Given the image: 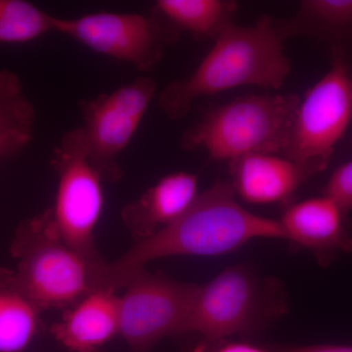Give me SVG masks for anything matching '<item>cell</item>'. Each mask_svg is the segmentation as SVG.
I'll use <instances>...</instances> for the list:
<instances>
[{
    "instance_id": "6da1fadb",
    "label": "cell",
    "mask_w": 352,
    "mask_h": 352,
    "mask_svg": "<svg viewBox=\"0 0 352 352\" xmlns=\"http://www.w3.org/2000/svg\"><path fill=\"white\" fill-rule=\"evenodd\" d=\"M256 238L286 239L280 220L249 212L236 200L230 183L217 182L199 193L188 210L170 226L135 245L113 261L120 289L132 273L157 258L214 256L239 249Z\"/></svg>"
},
{
    "instance_id": "7a4b0ae2",
    "label": "cell",
    "mask_w": 352,
    "mask_h": 352,
    "mask_svg": "<svg viewBox=\"0 0 352 352\" xmlns=\"http://www.w3.org/2000/svg\"><path fill=\"white\" fill-rule=\"evenodd\" d=\"M285 39L275 20L264 15L252 25H231L191 75L170 82L159 95L164 115L179 120L201 96L254 85L277 90L291 72Z\"/></svg>"
},
{
    "instance_id": "3957f363",
    "label": "cell",
    "mask_w": 352,
    "mask_h": 352,
    "mask_svg": "<svg viewBox=\"0 0 352 352\" xmlns=\"http://www.w3.org/2000/svg\"><path fill=\"white\" fill-rule=\"evenodd\" d=\"M11 254L16 275L39 307L66 310L101 289L119 291L111 263L90 258L63 240L50 208L23 220L15 231Z\"/></svg>"
},
{
    "instance_id": "277c9868",
    "label": "cell",
    "mask_w": 352,
    "mask_h": 352,
    "mask_svg": "<svg viewBox=\"0 0 352 352\" xmlns=\"http://www.w3.org/2000/svg\"><path fill=\"white\" fill-rule=\"evenodd\" d=\"M295 94H250L210 109L185 131L183 147L214 161L252 154L284 156L300 103Z\"/></svg>"
},
{
    "instance_id": "5b68a950",
    "label": "cell",
    "mask_w": 352,
    "mask_h": 352,
    "mask_svg": "<svg viewBox=\"0 0 352 352\" xmlns=\"http://www.w3.org/2000/svg\"><path fill=\"white\" fill-rule=\"evenodd\" d=\"M287 310L282 285L241 264L198 287L186 332L199 333L210 342L251 335Z\"/></svg>"
},
{
    "instance_id": "8992f818",
    "label": "cell",
    "mask_w": 352,
    "mask_h": 352,
    "mask_svg": "<svg viewBox=\"0 0 352 352\" xmlns=\"http://www.w3.org/2000/svg\"><path fill=\"white\" fill-rule=\"evenodd\" d=\"M331 68L300 99L284 157L312 175L327 168L352 120V69L342 47H332Z\"/></svg>"
},
{
    "instance_id": "52a82bcc",
    "label": "cell",
    "mask_w": 352,
    "mask_h": 352,
    "mask_svg": "<svg viewBox=\"0 0 352 352\" xmlns=\"http://www.w3.org/2000/svg\"><path fill=\"white\" fill-rule=\"evenodd\" d=\"M58 184L53 220L65 242L90 258H101L94 232L104 206L103 187L88 159L82 126L65 132L51 157Z\"/></svg>"
},
{
    "instance_id": "ba28073f",
    "label": "cell",
    "mask_w": 352,
    "mask_h": 352,
    "mask_svg": "<svg viewBox=\"0 0 352 352\" xmlns=\"http://www.w3.org/2000/svg\"><path fill=\"white\" fill-rule=\"evenodd\" d=\"M199 285L145 267L132 273L120 296V336L131 352H152L160 340L186 333Z\"/></svg>"
},
{
    "instance_id": "9c48e42d",
    "label": "cell",
    "mask_w": 352,
    "mask_h": 352,
    "mask_svg": "<svg viewBox=\"0 0 352 352\" xmlns=\"http://www.w3.org/2000/svg\"><path fill=\"white\" fill-rule=\"evenodd\" d=\"M55 32L142 73L157 66L166 46L180 34L156 11L150 15L100 11L72 19L57 17Z\"/></svg>"
},
{
    "instance_id": "30bf717a",
    "label": "cell",
    "mask_w": 352,
    "mask_h": 352,
    "mask_svg": "<svg viewBox=\"0 0 352 352\" xmlns=\"http://www.w3.org/2000/svg\"><path fill=\"white\" fill-rule=\"evenodd\" d=\"M156 91L154 80L142 76L110 94L80 101L88 159L103 182L117 183L124 176L119 157L138 131Z\"/></svg>"
},
{
    "instance_id": "8fae6325",
    "label": "cell",
    "mask_w": 352,
    "mask_h": 352,
    "mask_svg": "<svg viewBox=\"0 0 352 352\" xmlns=\"http://www.w3.org/2000/svg\"><path fill=\"white\" fill-rule=\"evenodd\" d=\"M346 214L327 196L292 204L280 220L286 239L314 252L322 263L337 252H352V235Z\"/></svg>"
},
{
    "instance_id": "7c38bea8",
    "label": "cell",
    "mask_w": 352,
    "mask_h": 352,
    "mask_svg": "<svg viewBox=\"0 0 352 352\" xmlns=\"http://www.w3.org/2000/svg\"><path fill=\"white\" fill-rule=\"evenodd\" d=\"M198 177L185 171L164 176L122 210V222L136 243L151 238L179 219L198 197Z\"/></svg>"
},
{
    "instance_id": "4fadbf2b",
    "label": "cell",
    "mask_w": 352,
    "mask_h": 352,
    "mask_svg": "<svg viewBox=\"0 0 352 352\" xmlns=\"http://www.w3.org/2000/svg\"><path fill=\"white\" fill-rule=\"evenodd\" d=\"M229 166L236 196L254 205L284 203L314 176L281 155H247Z\"/></svg>"
},
{
    "instance_id": "5bb4252c",
    "label": "cell",
    "mask_w": 352,
    "mask_h": 352,
    "mask_svg": "<svg viewBox=\"0 0 352 352\" xmlns=\"http://www.w3.org/2000/svg\"><path fill=\"white\" fill-rule=\"evenodd\" d=\"M116 289L95 291L64 310L50 329L51 335L71 352H100L120 335V296Z\"/></svg>"
},
{
    "instance_id": "9a60e30c",
    "label": "cell",
    "mask_w": 352,
    "mask_h": 352,
    "mask_svg": "<svg viewBox=\"0 0 352 352\" xmlns=\"http://www.w3.org/2000/svg\"><path fill=\"white\" fill-rule=\"evenodd\" d=\"M43 312L15 270L0 268V352L24 351L41 332Z\"/></svg>"
},
{
    "instance_id": "2e32d148",
    "label": "cell",
    "mask_w": 352,
    "mask_h": 352,
    "mask_svg": "<svg viewBox=\"0 0 352 352\" xmlns=\"http://www.w3.org/2000/svg\"><path fill=\"white\" fill-rule=\"evenodd\" d=\"M275 23L285 41L305 36L344 50L352 43V0H303L293 17Z\"/></svg>"
},
{
    "instance_id": "e0dca14e",
    "label": "cell",
    "mask_w": 352,
    "mask_h": 352,
    "mask_svg": "<svg viewBox=\"0 0 352 352\" xmlns=\"http://www.w3.org/2000/svg\"><path fill=\"white\" fill-rule=\"evenodd\" d=\"M238 4L229 0H157L156 11L182 34L214 39L233 25Z\"/></svg>"
},
{
    "instance_id": "ac0fdd59",
    "label": "cell",
    "mask_w": 352,
    "mask_h": 352,
    "mask_svg": "<svg viewBox=\"0 0 352 352\" xmlns=\"http://www.w3.org/2000/svg\"><path fill=\"white\" fill-rule=\"evenodd\" d=\"M36 110L19 76L0 71V162L15 156L31 143Z\"/></svg>"
},
{
    "instance_id": "d6986e66",
    "label": "cell",
    "mask_w": 352,
    "mask_h": 352,
    "mask_svg": "<svg viewBox=\"0 0 352 352\" xmlns=\"http://www.w3.org/2000/svg\"><path fill=\"white\" fill-rule=\"evenodd\" d=\"M56 19L31 2L0 0V43H25L55 32Z\"/></svg>"
},
{
    "instance_id": "ffe728a7",
    "label": "cell",
    "mask_w": 352,
    "mask_h": 352,
    "mask_svg": "<svg viewBox=\"0 0 352 352\" xmlns=\"http://www.w3.org/2000/svg\"><path fill=\"white\" fill-rule=\"evenodd\" d=\"M346 215L352 210V160L333 171L324 189Z\"/></svg>"
},
{
    "instance_id": "44dd1931",
    "label": "cell",
    "mask_w": 352,
    "mask_h": 352,
    "mask_svg": "<svg viewBox=\"0 0 352 352\" xmlns=\"http://www.w3.org/2000/svg\"><path fill=\"white\" fill-rule=\"evenodd\" d=\"M191 352H268L265 347L254 346L244 342L233 340H203V342L194 347Z\"/></svg>"
},
{
    "instance_id": "7402d4cb",
    "label": "cell",
    "mask_w": 352,
    "mask_h": 352,
    "mask_svg": "<svg viewBox=\"0 0 352 352\" xmlns=\"http://www.w3.org/2000/svg\"><path fill=\"white\" fill-rule=\"evenodd\" d=\"M268 352H352V346L336 344H314V346H279L270 344L265 346Z\"/></svg>"
}]
</instances>
